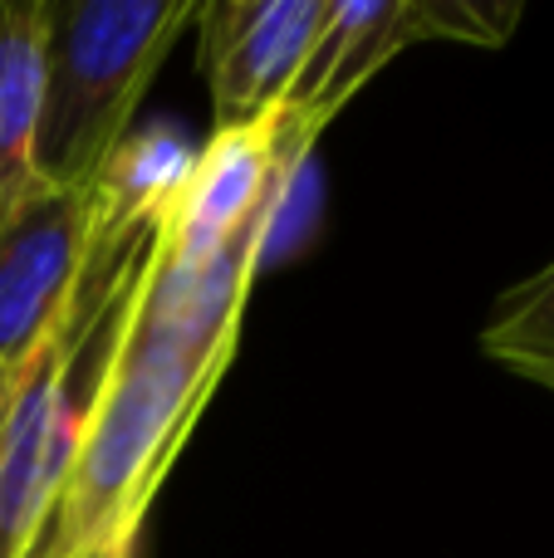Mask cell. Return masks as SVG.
Returning a JSON list of instances; mask_svg holds the SVG:
<instances>
[{"label": "cell", "instance_id": "cell-6", "mask_svg": "<svg viewBox=\"0 0 554 558\" xmlns=\"http://www.w3.org/2000/svg\"><path fill=\"white\" fill-rule=\"evenodd\" d=\"M45 0H0V206L35 182L29 147L39 113Z\"/></svg>", "mask_w": 554, "mask_h": 558}, {"label": "cell", "instance_id": "cell-4", "mask_svg": "<svg viewBox=\"0 0 554 558\" xmlns=\"http://www.w3.org/2000/svg\"><path fill=\"white\" fill-rule=\"evenodd\" d=\"M314 137L285 113L261 118L251 128H221L196 147V162L177 206L167 211L157 245L167 260L196 265L226 251L236 235H270L280 206L290 202L294 177L304 172V153Z\"/></svg>", "mask_w": 554, "mask_h": 558}, {"label": "cell", "instance_id": "cell-3", "mask_svg": "<svg viewBox=\"0 0 554 558\" xmlns=\"http://www.w3.org/2000/svg\"><path fill=\"white\" fill-rule=\"evenodd\" d=\"M94 255V186L29 182L0 206V377L49 343Z\"/></svg>", "mask_w": 554, "mask_h": 558}, {"label": "cell", "instance_id": "cell-2", "mask_svg": "<svg viewBox=\"0 0 554 558\" xmlns=\"http://www.w3.org/2000/svg\"><path fill=\"white\" fill-rule=\"evenodd\" d=\"M196 0H45L29 167L49 186H94Z\"/></svg>", "mask_w": 554, "mask_h": 558}, {"label": "cell", "instance_id": "cell-9", "mask_svg": "<svg viewBox=\"0 0 554 558\" xmlns=\"http://www.w3.org/2000/svg\"><path fill=\"white\" fill-rule=\"evenodd\" d=\"M5 397H10V377H0V416H5Z\"/></svg>", "mask_w": 554, "mask_h": 558}, {"label": "cell", "instance_id": "cell-7", "mask_svg": "<svg viewBox=\"0 0 554 558\" xmlns=\"http://www.w3.org/2000/svg\"><path fill=\"white\" fill-rule=\"evenodd\" d=\"M481 353L554 392V260L510 294H501L481 328Z\"/></svg>", "mask_w": 554, "mask_h": 558}, {"label": "cell", "instance_id": "cell-8", "mask_svg": "<svg viewBox=\"0 0 554 558\" xmlns=\"http://www.w3.org/2000/svg\"><path fill=\"white\" fill-rule=\"evenodd\" d=\"M133 544H137V534H113V539L88 544V549L74 558H133Z\"/></svg>", "mask_w": 554, "mask_h": 558}, {"label": "cell", "instance_id": "cell-5", "mask_svg": "<svg viewBox=\"0 0 554 558\" xmlns=\"http://www.w3.org/2000/svg\"><path fill=\"white\" fill-rule=\"evenodd\" d=\"M334 0H206L192 25L202 29V69L221 128H251L285 113L290 88L329 20Z\"/></svg>", "mask_w": 554, "mask_h": 558}, {"label": "cell", "instance_id": "cell-1", "mask_svg": "<svg viewBox=\"0 0 554 558\" xmlns=\"http://www.w3.org/2000/svg\"><path fill=\"white\" fill-rule=\"evenodd\" d=\"M261 255L265 231L236 235L196 265L167 260L153 245L123 338L88 397L64 481L25 558H74L98 539L143 530L177 446L236 348Z\"/></svg>", "mask_w": 554, "mask_h": 558}]
</instances>
